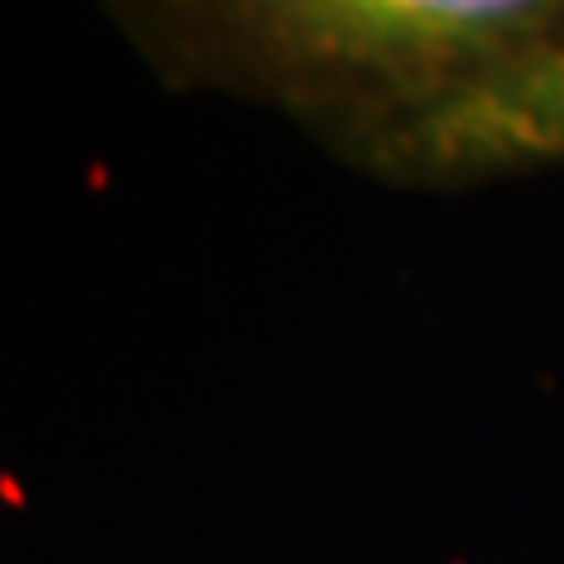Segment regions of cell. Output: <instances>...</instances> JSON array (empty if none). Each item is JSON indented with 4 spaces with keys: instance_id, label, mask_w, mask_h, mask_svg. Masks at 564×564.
I'll list each match as a JSON object with an SVG mask.
<instances>
[{
    "instance_id": "7a4b0ae2",
    "label": "cell",
    "mask_w": 564,
    "mask_h": 564,
    "mask_svg": "<svg viewBox=\"0 0 564 564\" xmlns=\"http://www.w3.org/2000/svg\"><path fill=\"white\" fill-rule=\"evenodd\" d=\"M404 141L433 170L564 161V29L522 62L429 104Z\"/></svg>"
},
{
    "instance_id": "6da1fadb",
    "label": "cell",
    "mask_w": 564,
    "mask_h": 564,
    "mask_svg": "<svg viewBox=\"0 0 564 564\" xmlns=\"http://www.w3.org/2000/svg\"><path fill=\"white\" fill-rule=\"evenodd\" d=\"M278 57L311 70L372 76L429 104L522 62L564 29L536 0H306L259 24Z\"/></svg>"
}]
</instances>
